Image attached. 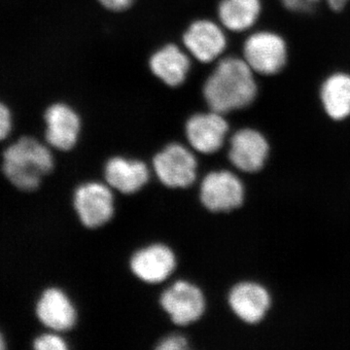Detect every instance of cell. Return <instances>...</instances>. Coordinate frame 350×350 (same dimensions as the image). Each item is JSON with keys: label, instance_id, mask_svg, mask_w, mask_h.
I'll return each instance as SVG.
<instances>
[{"label": "cell", "instance_id": "cell-1", "mask_svg": "<svg viewBox=\"0 0 350 350\" xmlns=\"http://www.w3.org/2000/svg\"><path fill=\"white\" fill-rule=\"evenodd\" d=\"M255 75L243 57L221 59L202 89L207 107L221 114L250 107L258 96Z\"/></svg>", "mask_w": 350, "mask_h": 350}, {"label": "cell", "instance_id": "cell-2", "mask_svg": "<svg viewBox=\"0 0 350 350\" xmlns=\"http://www.w3.org/2000/svg\"><path fill=\"white\" fill-rule=\"evenodd\" d=\"M54 167L47 146L36 138L23 137L9 145L2 154V172L7 180L21 191L32 192Z\"/></svg>", "mask_w": 350, "mask_h": 350}, {"label": "cell", "instance_id": "cell-3", "mask_svg": "<svg viewBox=\"0 0 350 350\" xmlns=\"http://www.w3.org/2000/svg\"><path fill=\"white\" fill-rule=\"evenodd\" d=\"M243 59L256 75L273 76L287 64L288 47L284 38L273 31L254 32L243 44Z\"/></svg>", "mask_w": 350, "mask_h": 350}, {"label": "cell", "instance_id": "cell-4", "mask_svg": "<svg viewBox=\"0 0 350 350\" xmlns=\"http://www.w3.org/2000/svg\"><path fill=\"white\" fill-rule=\"evenodd\" d=\"M152 163L159 180L169 188H187L197 177L194 154L179 144L167 145L154 156Z\"/></svg>", "mask_w": 350, "mask_h": 350}, {"label": "cell", "instance_id": "cell-5", "mask_svg": "<svg viewBox=\"0 0 350 350\" xmlns=\"http://www.w3.org/2000/svg\"><path fill=\"white\" fill-rule=\"evenodd\" d=\"M160 305L170 320L178 326H187L199 320L206 310V300L199 287L178 280L160 297Z\"/></svg>", "mask_w": 350, "mask_h": 350}, {"label": "cell", "instance_id": "cell-6", "mask_svg": "<svg viewBox=\"0 0 350 350\" xmlns=\"http://www.w3.org/2000/svg\"><path fill=\"white\" fill-rule=\"evenodd\" d=\"M73 206L83 226L96 229L112 218L114 199L111 191L105 184L88 182L76 188Z\"/></svg>", "mask_w": 350, "mask_h": 350}, {"label": "cell", "instance_id": "cell-7", "mask_svg": "<svg viewBox=\"0 0 350 350\" xmlns=\"http://www.w3.org/2000/svg\"><path fill=\"white\" fill-rule=\"evenodd\" d=\"M244 188L239 177L227 170L211 172L200 189V202L213 213H229L243 202Z\"/></svg>", "mask_w": 350, "mask_h": 350}, {"label": "cell", "instance_id": "cell-8", "mask_svg": "<svg viewBox=\"0 0 350 350\" xmlns=\"http://www.w3.org/2000/svg\"><path fill=\"white\" fill-rule=\"evenodd\" d=\"M186 137L196 151L213 154L220 150L229 131L224 114L211 110L198 113L189 118L185 126Z\"/></svg>", "mask_w": 350, "mask_h": 350}, {"label": "cell", "instance_id": "cell-9", "mask_svg": "<svg viewBox=\"0 0 350 350\" xmlns=\"http://www.w3.org/2000/svg\"><path fill=\"white\" fill-rule=\"evenodd\" d=\"M184 46L200 63L217 59L227 48V38L220 25L209 20H198L184 32Z\"/></svg>", "mask_w": 350, "mask_h": 350}, {"label": "cell", "instance_id": "cell-10", "mask_svg": "<svg viewBox=\"0 0 350 350\" xmlns=\"http://www.w3.org/2000/svg\"><path fill=\"white\" fill-rule=\"evenodd\" d=\"M176 267L174 251L163 243H153L133 253L130 268L138 280L150 284L167 280Z\"/></svg>", "mask_w": 350, "mask_h": 350}, {"label": "cell", "instance_id": "cell-11", "mask_svg": "<svg viewBox=\"0 0 350 350\" xmlns=\"http://www.w3.org/2000/svg\"><path fill=\"white\" fill-rule=\"evenodd\" d=\"M269 151L268 142L260 131L241 129L231 138L229 159L241 172H257L264 167Z\"/></svg>", "mask_w": 350, "mask_h": 350}, {"label": "cell", "instance_id": "cell-12", "mask_svg": "<svg viewBox=\"0 0 350 350\" xmlns=\"http://www.w3.org/2000/svg\"><path fill=\"white\" fill-rule=\"evenodd\" d=\"M46 142L53 148L69 151L75 146L79 135L80 118L77 113L64 103H54L44 113Z\"/></svg>", "mask_w": 350, "mask_h": 350}, {"label": "cell", "instance_id": "cell-13", "mask_svg": "<svg viewBox=\"0 0 350 350\" xmlns=\"http://www.w3.org/2000/svg\"><path fill=\"white\" fill-rule=\"evenodd\" d=\"M39 321L50 330L66 332L75 325L76 310L68 295L57 287L44 290L36 305Z\"/></svg>", "mask_w": 350, "mask_h": 350}, {"label": "cell", "instance_id": "cell-14", "mask_svg": "<svg viewBox=\"0 0 350 350\" xmlns=\"http://www.w3.org/2000/svg\"><path fill=\"white\" fill-rule=\"evenodd\" d=\"M229 305L239 319L256 324L264 319L271 306V297L266 288L254 282H241L232 288Z\"/></svg>", "mask_w": 350, "mask_h": 350}, {"label": "cell", "instance_id": "cell-15", "mask_svg": "<svg viewBox=\"0 0 350 350\" xmlns=\"http://www.w3.org/2000/svg\"><path fill=\"white\" fill-rule=\"evenodd\" d=\"M105 178L108 186L122 194H135L149 180V170L142 161L113 157L105 165Z\"/></svg>", "mask_w": 350, "mask_h": 350}, {"label": "cell", "instance_id": "cell-16", "mask_svg": "<svg viewBox=\"0 0 350 350\" xmlns=\"http://www.w3.org/2000/svg\"><path fill=\"white\" fill-rule=\"evenodd\" d=\"M149 68L167 86L178 87L187 78L190 59L180 48L174 44H167L152 55Z\"/></svg>", "mask_w": 350, "mask_h": 350}, {"label": "cell", "instance_id": "cell-17", "mask_svg": "<svg viewBox=\"0 0 350 350\" xmlns=\"http://www.w3.org/2000/svg\"><path fill=\"white\" fill-rule=\"evenodd\" d=\"M320 101L324 111L334 121L350 117V75L342 71L332 73L320 87Z\"/></svg>", "mask_w": 350, "mask_h": 350}, {"label": "cell", "instance_id": "cell-18", "mask_svg": "<svg viewBox=\"0 0 350 350\" xmlns=\"http://www.w3.org/2000/svg\"><path fill=\"white\" fill-rule=\"evenodd\" d=\"M261 11V0H221L218 17L225 29L243 32L256 24Z\"/></svg>", "mask_w": 350, "mask_h": 350}, {"label": "cell", "instance_id": "cell-19", "mask_svg": "<svg viewBox=\"0 0 350 350\" xmlns=\"http://www.w3.org/2000/svg\"><path fill=\"white\" fill-rule=\"evenodd\" d=\"M32 347L36 350H66L68 345L56 334H43L33 340Z\"/></svg>", "mask_w": 350, "mask_h": 350}, {"label": "cell", "instance_id": "cell-20", "mask_svg": "<svg viewBox=\"0 0 350 350\" xmlns=\"http://www.w3.org/2000/svg\"><path fill=\"white\" fill-rule=\"evenodd\" d=\"M189 347L187 338L180 335H172L163 338L159 342L156 349L159 350H184Z\"/></svg>", "mask_w": 350, "mask_h": 350}, {"label": "cell", "instance_id": "cell-21", "mask_svg": "<svg viewBox=\"0 0 350 350\" xmlns=\"http://www.w3.org/2000/svg\"><path fill=\"white\" fill-rule=\"evenodd\" d=\"M321 0H282V5L294 13H308Z\"/></svg>", "mask_w": 350, "mask_h": 350}, {"label": "cell", "instance_id": "cell-22", "mask_svg": "<svg viewBox=\"0 0 350 350\" xmlns=\"http://www.w3.org/2000/svg\"><path fill=\"white\" fill-rule=\"evenodd\" d=\"M12 121H11V113L9 108L4 103L0 105V138L5 139L7 135L10 133Z\"/></svg>", "mask_w": 350, "mask_h": 350}, {"label": "cell", "instance_id": "cell-23", "mask_svg": "<svg viewBox=\"0 0 350 350\" xmlns=\"http://www.w3.org/2000/svg\"><path fill=\"white\" fill-rule=\"evenodd\" d=\"M98 2L107 10L121 12L131 7L133 0H98Z\"/></svg>", "mask_w": 350, "mask_h": 350}, {"label": "cell", "instance_id": "cell-24", "mask_svg": "<svg viewBox=\"0 0 350 350\" xmlns=\"http://www.w3.org/2000/svg\"><path fill=\"white\" fill-rule=\"evenodd\" d=\"M349 0H327L329 7H330L332 10L336 11V12L342 11L347 6V4L349 3Z\"/></svg>", "mask_w": 350, "mask_h": 350}]
</instances>
